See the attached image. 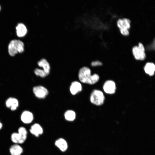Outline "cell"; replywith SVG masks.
Listing matches in <instances>:
<instances>
[{
	"label": "cell",
	"instance_id": "1",
	"mask_svg": "<svg viewBox=\"0 0 155 155\" xmlns=\"http://www.w3.org/2000/svg\"><path fill=\"white\" fill-rule=\"evenodd\" d=\"M78 77L82 82L90 85L96 84L100 78L99 75L96 73L91 75L90 69L87 66H83L80 69Z\"/></svg>",
	"mask_w": 155,
	"mask_h": 155
},
{
	"label": "cell",
	"instance_id": "2",
	"mask_svg": "<svg viewBox=\"0 0 155 155\" xmlns=\"http://www.w3.org/2000/svg\"><path fill=\"white\" fill-rule=\"evenodd\" d=\"M131 21L128 18L123 17L118 18L116 21L117 27L120 34L124 36H128L130 34Z\"/></svg>",
	"mask_w": 155,
	"mask_h": 155
},
{
	"label": "cell",
	"instance_id": "3",
	"mask_svg": "<svg viewBox=\"0 0 155 155\" xmlns=\"http://www.w3.org/2000/svg\"><path fill=\"white\" fill-rule=\"evenodd\" d=\"M24 50V45L21 40H12L10 42L8 46V51L9 55L13 56L18 53H21Z\"/></svg>",
	"mask_w": 155,
	"mask_h": 155
},
{
	"label": "cell",
	"instance_id": "4",
	"mask_svg": "<svg viewBox=\"0 0 155 155\" xmlns=\"http://www.w3.org/2000/svg\"><path fill=\"white\" fill-rule=\"evenodd\" d=\"M131 51L134 59L136 61H143L146 58L145 47L141 42H139L137 45L133 46Z\"/></svg>",
	"mask_w": 155,
	"mask_h": 155
},
{
	"label": "cell",
	"instance_id": "5",
	"mask_svg": "<svg viewBox=\"0 0 155 155\" xmlns=\"http://www.w3.org/2000/svg\"><path fill=\"white\" fill-rule=\"evenodd\" d=\"M105 100L104 95L102 91L98 90H94L91 92L90 100L92 104L96 106H100L104 103Z\"/></svg>",
	"mask_w": 155,
	"mask_h": 155
},
{
	"label": "cell",
	"instance_id": "6",
	"mask_svg": "<svg viewBox=\"0 0 155 155\" xmlns=\"http://www.w3.org/2000/svg\"><path fill=\"white\" fill-rule=\"evenodd\" d=\"M103 88L104 91L106 94H114L116 90L115 83L113 80H107L104 83Z\"/></svg>",
	"mask_w": 155,
	"mask_h": 155
},
{
	"label": "cell",
	"instance_id": "7",
	"mask_svg": "<svg viewBox=\"0 0 155 155\" xmlns=\"http://www.w3.org/2000/svg\"><path fill=\"white\" fill-rule=\"evenodd\" d=\"M27 133L18 132L13 133L11 135V139L14 143L22 144L25 141L27 137Z\"/></svg>",
	"mask_w": 155,
	"mask_h": 155
},
{
	"label": "cell",
	"instance_id": "8",
	"mask_svg": "<svg viewBox=\"0 0 155 155\" xmlns=\"http://www.w3.org/2000/svg\"><path fill=\"white\" fill-rule=\"evenodd\" d=\"M33 90L35 96L37 98L40 99L44 98L48 94L47 90L41 86L34 87Z\"/></svg>",
	"mask_w": 155,
	"mask_h": 155
},
{
	"label": "cell",
	"instance_id": "9",
	"mask_svg": "<svg viewBox=\"0 0 155 155\" xmlns=\"http://www.w3.org/2000/svg\"><path fill=\"white\" fill-rule=\"evenodd\" d=\"M37 65L42 67L43 70L48 75L49 73L51 66L49 62L45 58H42L37 62Z\"/></svg>",
	"mask_w": 155,
	"mask_h": 155
},
{
	"label": "cell",
	"instance_id": "10",
	"mask_svg": "<svg viewBox=\"0 0 155 155\" xmlns=\"http://www.w3.org/2000/svg\"><path fill=\"white\" fill-rule=\"evenodd\" d=\"M16 34L18 36L22 37L27 34L28 30L26 26L23 23H20L18 24L16 27Z\"/></svg>",
	"mask_w": 155,
	"mask_h": 155
},
{
	"label": "cell",
	"instance_id": "11",
	"mask_svg": "<svg viewBox=\"0 0 155 155\" xmlns=\"http://www.w3.org/2000/svg\"><path fill=\"white\" fill-rule=\"evenodd\" d=\"M144 68L146 73L150 76H152L155 71V64L152 62H147L145 64Z\"/></svg>",
	"mask_w": 155,
	"mask_h": 155
},
{
	"label": "cell",
	"instance_id": "12",
	"mask_svg": "<svg viewBox=\"0 0 155 155\" xmlns=\"http://www.w3.org/2000/svg\"><path fill=\"white\" fill-rule=\"evenodd\" d=\"M82 89V87L80 83L75 81L72 82L70 88V90L71 93L73 95H75Z\"/></svg>",
	"mask_w": 155,
	"mask_h": 155
},
{
	"label": "cell",
	"instance_id": "13",
	"mask_svg": "<svg viewBox=\"0 0 155 155\" xmlns=\"http://www.w3.org/2000/svg\"><path fill=\"white\" fill-rule=\"evenodd\" d=\"M33 115L30 112L26 111L24 112L21 116V119L22 121L25 123H30L33 119Z\"/></svg>",
	"mask_w": 155,
	"mask_h": 155
},
{
	"label": "cell",
	"instance_id": "14",
	"mask_svg": "<svg viewBox=\"0 0 155 155\" xmlns=\"http://www.w3.org/2000/svg\"><path fill=\"white\" fill-rule=\"evenodd\" d=\"M6 105L7 107L10 108L12 110H14L18 106V102L16 98H10L6 101Z\"/></svg>",
	"mask_w": 155,
	"mask_h": 155
},
{
	"label": "cell",
	"instance_id": "15",
	"mask_svg": "<svg viewBox=\"0 0 155 155\" xmlns=\"http://www.w3.org/2000/svg\"><path fill=\"white\" fill-rule=\"evenodd\" d=\"M30 132L36 137H38L43 132L41 126L38 124H35L32 125L30 129Z\"/></svg>",
	"mask_w": 155,
	"mask_h": 155
},
{
	"label": "cell",
	"instance_id": "16",
	"mask_svg": "<svg viewBox=\"0 0 155 155\" xmlns=\"http://www.w3.org/2000/svg\"><path fill=\"white\" fill-rule=\"evenodd\" d=\"M55 144L61 151L63 152L66 151L67 148V142L62 138H60L57 140L55 142Z\"/></svg>",
	"mask_w": 155,
	"mask_h": 155
},
{
	"label": "cell",
	"instance_id": "17",
	"mask_svg": "<svg viewBox=\"0 0 155 155\" xmlns=\"http://www.w3.org/2000/svg\"><path fill=\"white\" fill-rule=\"evenodd\" d=\"M9 151L11 155H20L23 150L20 146L18 144H15L11 147Z\"/></svg>",
	"mask_w": 155,
	"mask_h": 155
},
{
	"label": "cell",
	"instance_id": "18",
	"mask_svg": "<svg viewBox=\"0 0 155 155\" xmlns=\"http://www.w3.org/2000/svg\"><path fill=\"white\" fill-rule=\"evenodd\" d=\"M65 118L68 121H73L75 118L76 115L73 111L69 110L67 111L64 114Z\"/></svg>",
	"mask_w": 155,
	"mask_h": 155
},
{
	"label": "cell",
	"instance_id": "19",
	"mask_svg": "<svg viewBox=\"0 0 155 155\" xmlns=\"http://www.w3.org/2000/svg\"><path fill=\"white\" fill-rule=\"evenodd\" d=\"M34 72L36 75L42 78H44L48 75L43 69L37 68L35 69Z\"/></svg>",
	"mask_w": 155,
	"mask_h": 155
},
{
	"label": "cell",
	"instance_id": "20",
	"mask_svg": "<svg viewBox=\"0 0 155 155\" xmlns=\"http://www.w3.org/2000/svg\"><path fill=\"white\" fill-rule=\"evenodd\" d=\"M146 51L155 50V38L150 44L144 46Z\"/></svg>",
	"mask_w": 155,
	"mask_h": 155
},
{
	"label": "cell",
	"instance_id": "21",
	"mask_svg": "<svg viewBox=\"0 0 155 155\" xmlns=\"http://www.w3.org/2000/svg\"><path fill=\"white\" fill-rule=\"evenodd\" d=\"M102 65V62L99 60H96L92 61L91 63V65L92 66H101Z\"/></svg>",
	"mask_w": 155,
	"mask_h": 155
},
{
	"label": "cell",
	"instance_id": "22",
	"mask_svg": "<svg viewBox=\"0 0 155 155\" xmlns=\"http://www.w3.org/2000/svg\"><path fill=\"white\" fill-rule=\"evenodd\" d=\"M2 126V123L0 122V129L1 128Z\"/></svg>",
	"mask_w": 155,
	"mask_h": 155
},
{
	"label": "cell",
	"instance_id": "23",
	"mask_svg": "<svg viewBox=\"0 0 155 155\" xmlns=\"http://www.w3.org/2000/svg\"><path fill=\"white\" fill-rule=\"evenodd\" d=\"M1 6H0V10H1Z\"/></svg>",
	"mask_w": 155,
	"mask_h": 155
},
{
	"label": "cell",
	"instance_id": "24",
	"mask_svg": "<svg viewBox=\"0 0 155 155\" xmlns=\"http://www.w3.org/2000/svg\"><path fill=\"white\" fill-rule=\"evenodd\" d=\"M82 3H83V0H82ZM83 5V3H82V5Z\"/></svg>",
	"mask_w": 155,
	"mask_h": 155
}]
</instances>
